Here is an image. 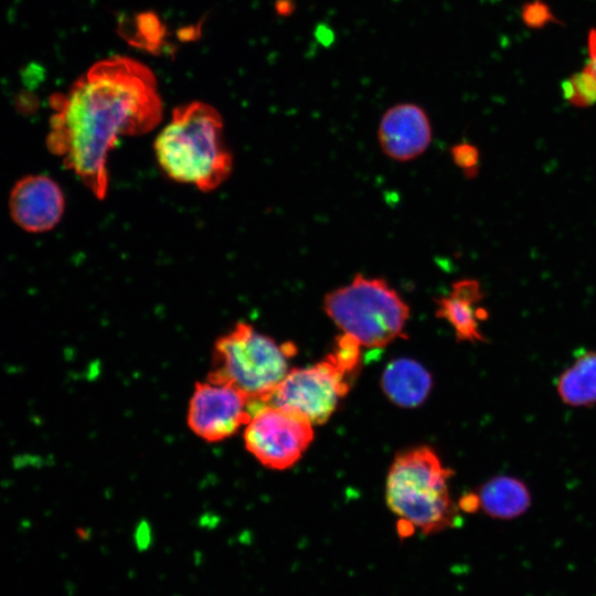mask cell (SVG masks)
Returning <instances> with one entry per match:
<instances>
[{
	"mask_svg": "<svg viewBox=\"0 0 596 596\" xmlns=\"http://www.w3.org/2000/svg\"><path fill=\"white\" fill-rule=\"evenodd\" d=\"M50 105L49 150L100 200L108 190L109 151L121 137L151 131L163 110L152 71L119 55L93 64Z\"/></svg>",
	"mask_w": 596,
	"mask_h": 596,
	"instance_id": "obj_1",
	"label": "cell"
},
{
	"mask_svg": "<svg viewBox=\"0 0 596 596\" xmlns=\"http://www.w3.org/2000/svg\"><path fill=\"white\" fill-rule=\"evenodd\" d=\"M155 153L168 177L204 192L220 187L233 168L221 115L199 100L174 108L156 138Z\"/></svg>",
	"mask_w": 596,
	"mask_h": 596,
	"instance_id": "obj_2",
	"label": "cell"
},
{
	"mask_svg": "<svg viewBox=\"0 0 596 596\" xmlns=\"http://www.w3.org/2000/svg\"><path fill=\"white\" fill-rule=\"evenodd\" d=\"M453 475L427 446L401 451L386 477V504L400 520L424 534L455 528L460 517L448 488Z\"/></svg>",
	"mask_w": 596,
	"mask_h": 596,
	"instance_id": "obj_3",
	"label": "cell"
},
{
	"mask_svg": "<svg viewBox=\"0 0 596 596\" xmlns=\"http://www.w3.org/2000/svg\"><path fill=\"white\" fill-rule=\"evenodd\" d=\"M322 308L342 333L375 349L404 336L409 318L408 305L385 279L362 274L326 294Z\"/></svg>",
	"mask_w": 596,
	"mask_h": 596,
	"instance_id": "obj_4",
	"label": "cell"
},
{
	"mask_svg": "<svg viewBox=\"0 0 596 596\" xmlns=\"http://www.w3.org/2000/svg\"><path fill=\"white\" fill-rule=\"evenodd\" d=\"M295 353L294 344H279L252 324L237 322L216 340L207 379L233 385L253 403H265L289 372Z\"/></svg>",
	"mask_w": 596,
	"mask_h": 596,
	"instance_id": "obj_5",
	"label": "cell"
},
{
	"mask_svg": "<svg viewBox=\"0 0 596 596\" xmlns=\"http://www.w3.org/2000/svg\"><path fill=\"white\" fill-rule=\"evenodd\" d=\"M348 371L331 352L313 365L289 370L265 403L295 412L312 425L326 423L350 389Z\"/></svg>",
	"mask_w": 596,
	"mask_h": 596,
	"instance_id": "obj_6",
	"label": "cell"
},
{
	"mask_svg": "<svg viewBox=\"0 0 596 596\" xmlns=\"http://www.w3.org/2000/svg\"><path fill=\"white\" fill-rule=\"evenodd\" d=\"M312 426L295 412L268 403H254L245 425V447L263 466L287 469L300 459L312 441Z\"/></svg>",
	"mask_w": 596,
	"mask_h": 596,
	"instance_id": "obj_7",
	"label": "cell"
},
{
	"mask_svg": "<svg viewBox=\"0 0 596 596\" xmlns=\"http://www.w3.org/2000/svg\"><path fill=\"white\" fill-rule=\"evenodd\" d=\"M252 401L231 384L207 379L195 384L188 408V425L200 438L220 441L246 425Z\"/></svg>",
	"mask_w": 596,
	"mask_h": 596,
	"instance_id": "obj_8",
	"label": "cell"
},
{
	"mask_svg": "<svg viewBox=\"0 0 596 596\" xmlns=\"http://www.w3.org/2000/svg\"><path fill=\"white\" fill-rule=\"evenodd\" d=\"M64 193L56 181L43 174L20 179L10 193L12 220L22 230L42 233L52 230L62 219Z\"/></svg>",
	"mask_w": 596,
	"mask_h": 596,
	"instance_id": "obj_9",
	"label": "cell"
},
{
	"mask_svg": "<svg viewBox=\"0 0 596 596\" xmlns=\"http://www.w3.org/2000/svg\"><path fill=\"white\" fill-rule=\"evenodd\" d=\"M432 136L426 111L413 103L390 107L377 128V139L384 155L401 162L422 156L432 142Z\"/></svg>",
	"mask_w": 596,
	"mask_h": 596,
	"instance_id": "obj_10",
	"label": "cell"
},
{
	"mask_svg": "<svg viewBox=\"0 0 596 596\" xmlns=\"http://www.w3.org/2000/svg\"><path fill=\"white\" fill-rule=\"evenodd\" d=\"M483 294L478 280L464 278L454 281L449 292L435 300L436 317L446 320L454 329L458 341H485L480 321L488 311L478 306Z\"/></svg>",
	"mask_w": 596,
	"mask_h": 596,
	"instance_id": "obj_11",
	"label": "cell"
},
{
	"mask_svg": "<svg viewBox=\"0 0 596 596\" xmlns=\"http://www.w3.org/2000/svg\"><path fill=\"white\" fill-rule=\"evenodd\" d=\"M432 385L429 372L419 362L407 358L391 361L381 377L385 396L401 407H416L423 404Z\"/></svg>",
	"mask_w": 596,
	"mask_h": 596,
	"instance_id": "obj_12",
	"label": "cell"
},
{
	"mask_svg": "<svg viewBox=\"0 0 596 596\" xmlns=\"http://www.w3.org/2000/svg\"><path fill=\"white\" fill-rule=\"evenodd\" d=\"M480 509L493 519L511 520L522 515L531 505L528 486L511 476H497L486 481L477 492Z\"/></svg>",
	"mask_w": 596,
	"mask_h": 596,
	"instance_id": "obj_13",
	"label": "cell"
},
{
	"mask_svg": "<svg viewBox=\"0 0 596 596\" xmlns=\"http://www.w3.org/2000/svg\"><path fill=\"white\" fill-rule=\"evenodd\" d=\"M555 389L566 405H596V351L579 350L574 361L556 379Z\"/></svg>",
	"mask_w": 596,
	"mask_h": 596,
	"instance_id": "obj_14",
	"label": "cell"
},
{
	"mask_svg": "<svg viewBox=\"0 0 596 596\" xmlns=\"http://www.w3.org/2000/svg\"><path fill=\"white\" fill-rule=\"evenodd\" d=\"M563 93L564 97L577 107L596 103V79L587 66L563 84Z\"/></svg>",
	"mask_w": 596,
	"mask_h": 596,
	"instance_id": "obj_15",
	"label": "cell"
},
{
	"mask_svg": "<svg viewBox=\"0 0 596 596\" xmlns=\"http://www.w3.org/2000/svg\"><path fill=\"white\" fill-rule=\"evenodd\" d=\"M450 155L454 163L462 170L468 178H473L479 171L480 153L470 142H459L451 147Z\"/></svg>",
	"mask_w": 596,
	"mask_h": 596,
	"instance_id": "obj_16",
	"label": "cell"
},
{
	"mask_svg": "<svg viewBox=\"0 0 596 596\" xmlns=\"http://www.w3.org/2000/svg\"><path fill=\"white\" fill-rule=\"evenodd\" d=\"M459 510L464 512H476L480 509V502L477 493H468L460 498L458 502Z\"/></svg>",
	"mask_w": 596,
	"mask_h": 596,
	"instance_id": "obj_17",
	"label": "cell"
},
{
	"mask_svg": "<svg viewBox=\"0 0 596 596\" xmlns=\"http://www.w3.org/2000/svg\"><path fill=\"white\" fill-rule=\"evenodd\" d=\"M596 79V30L588 34V62L586 64Z\"/></svg>",
	"mask_w": 596,
	"mask_h": 596,
	"instance_id": "obj_18",
	"label": "cell"
}]
</instances>
